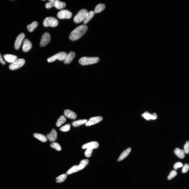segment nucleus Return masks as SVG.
Returning <instances> with one entry per match:
<instances>
[{"instance_id": "17", "label": "nucleus", "mask_w": 189, "mask_h": 189, "mask_svg": "<svg viewBox=\"0 0 189 189\" xmlns=\"http://www.w3.org/2000/svg\"><path fill=\"white\" fill-rule=\"evenodd\" d=\"M64 114L66 117L72 119H75L77 116L75 113L69 109L66 110L65 111Z\"/></svg>"}, {"instance_id": "37", "label": "nucleus", "mask_w": 189, "mask_h": 189, "mask_svg": "<svg viewBox=\"0 0 189 189\" xmlns=\"http://www.w3.org/2000/svg\"><path fill=\"white\" fill-rule=\"evenodd\" d=\"M183 166V164L180 162H178L176 163L174 166V168L176 170H177L178 168L182 167Z\"/></svg>"}, {"instance_id": "11", "label": "nucleus", "mask_w": 189, "mask_h": 189, "mask_svg": "<svg viewBox=\"0 0 189 189\" xmlns=\"http://www.w3.org/2000/svg\"><path fill=\"white\" fill-rule=\"evenodd\" d=\"M99 145V143L96 141L90 142L83 145L82 147L83 149H97Z\"/></svg>"}, {"instance_id": "5", "label": "nucleus", "mask_w": 189, "mask_h": 189, "mask_svg": "<svg viewBox=\"0 0 189 189\" xmlns=\"http://www.w3.org/2000/svg\"><path fill=\"white\" fill-rule=\"evenodd\" d=\"M25 60L23 59H17L11 64L9 66L10 69L12 70L18 69L22 67L25 64Z\"/></svg>"}, {"instance_id": "13", "label": "nucleus", "mask_w": 189, "mask_h": 189, "mask_svg": "<svg viewBox=\"0 0 189 189\" xmlns=\"http://www.w3.org/2000/svg\"><path fill=\"white\" fill-rule=\"evenodd\" d=\"M75 56V53L74 52L72 51L67 54L64 60L65 64H68L72 61Z\"/></svg>"}, {"instance_id": "22", "label": "nucleus", "mask_w": 189, "mask_h": 189, "mask_svg": "<svg viewBox=\"0 0 189 189\" xmlns=\"http://www.w3.org/2000/svg\"><path fill=\"white\" fill-rule=\"evenodd\" d=\"M34 137L43 142H46L47 140V138L45 136L41 134L34 133L33 134Z\"/></svg>"}, {"instance_id": "1", "label": "nucleus", "mask_w": 189, "mask_h": 189, "mask_svg": "<svg viewBox=\"0 0 189 189\" xmlns=\"http://www.w3.org/2000/svg\"><path fill=\"white\" fill-rule=\"evenodd\" d=\"M88 27L86 25L80 26L74 30L69 35V38L72 41L76 40L83 36L86 32Z\"/></svg>"}, {"instance_id": "20", "label": "nucleus", "mask_w": 189, "mask_h": 189, "mask_svg": "<svg viewBox=\"0 0 189 189\" xmlns=\"http://www.w3.org/2000/svg\"><path fill=\"white\" fill-rule=\"evenodd\" d=\"M66 4L65 3L56 0L55 1L54 7L58 9H61L66 7Z\"/></svg>"}, {"instance_id": "9", "label": "nucleus", "mask_w": 189, "mask_h": 189, "mask_svg": "<svg viewBox=\"0 0 189 189\" xmlns=\"http://www.w3.org/2000/svg\"><path fill=\"white\" fill-rule=\"evenodd\" d=\"M25 36V34L23 33L20 34L18 36L15 44V49L18 50Z\"/></svg>"}, {"instance_id": "28", "label": "nucleus", "mask_w": 189, "mask_h": 189, "mask_svg": "<svg viewBox=\"0 0 189 189\" xmlns=\"http://www.w3.org/2000/svg\"><path fill=\"white\" fill-rule=\"evenodd\" d=\"M67 175L66 174H62L56 178L57 180L56 182L58 183H60L64 181L67 177Z\"/></svg>"}, {"instance_id": "14", "label": "nucleus", "mask_w": 189, "mask_h": 189, "mask_svg": "<svg viewBox=\"0 0 189 189\" xmlns=\"http://www.w3.org/2000/svg\"><path fill=\"white\" fill-rule=\"evenodd\" d=\"M57 134L56 130L53 129L51 132L47 135V138L51 142L55 141L57 138Z\"/></svg>"}, {"instance_id": "38", "label": "nucleus", "mask_w": 189, "mask_h": 189, "mask_svg": "<svg viewBox=\"0 0 189 189\" xmlns=\"http://www.w3.org/2000/svg\"><path fill=\"white\" fill-rule=\"evenodd\" d=\"M0 62L3 65H5L6 64L5 61L3 59L1 54H0Z\"/></svg>"}, {"instance_id": "3", "label": "nucleus", "mask_w": 189, "mask_h": 189, "mask_svg": "<svg viewBox=\"0 0 189 189\" xmlns=\"http://www.w3.org/2000/svg\"><path fill=\"white\" fill-rule=\"evenodd\" d=\"M88 12L87 10L86 9H82L80 10L74 18V22L78 24L85 20Z\"/></svg>"}, {"instance_id": "27", "label": "nucleus", "mask_w": 189, "mask_h": 189, "mask_svg": "<svg viewBox=\"0 0 189 189\" xmlns=\"http://www.w3.org/2000/svg\"><path fill=\"white\" fill-rule=\"evenodd\" d=\"M38 23L36 22H34L31 24L28 25L27 29L28 31L30 32H33L36 28L38 26Z\"/></svg>"}, {"instance_id": "30", "label": "nucleus", "mask_w": 189, "mask_h": 189, "mask_svg": "<svg viewBox=\"0 0 189 189\" xmlns=\"http://www.w3.org/2000/svg\"><path fill=\"white\" fill-rule=\"evenodd\" d=\"M52 148L55 149L58 151H60L61 150V148L60 145L57 143L53 142L51 143L50 145Z\"/></svg>"}, {"instance_id": "15", "label": "nucleus", "mask_w": 189, "mask_h": 189, "mask_svg": "<svg viewBox=\"0 0 189 189\" xmlns=\"http://www.w3.org/2000/svg\"><path fill=\"white\" fill-rule=\"evenodd\" d=\"M142 116L147 120H149L150 119L155 120L157 118V116L155 113L153 114H149L148 112H146L141 115Z\"/></svg>"}, {"instance_id": "35", "label": "nucleus", "mask_w": 189, "mask_h": 189, "mask_svg": "<svg viewBox=\"0 0 189 189\" xmlns=\"http://www.w3.org/2000/svg\"><path fill=\"white\" fill-rule=\"evenodd\" d=\"M189 143L188 141H187L184 146V151L185 153L188 154L189 151Z\"/></svg>"}, {"instance_id": "10", "label": "nucleus", "mask_w": 189, "mask_h": 189, "mask_svg": "<svg viewBox=\"0 0 189 189\" xmlns=\"http://www.w3.org/2000/svg\"><path fill=\"white\" fill-rule=\"evenodd\" d=\"M102 119V117L101 116L92 117L86 123V125L87 127H88L95 124L100 122Z\"/></svg>"}, {"instance_id": "26", "label": "nucleus", "mask_w": 189, "mask_h": 189, "mask_svg": "<svg viewBox=\"0 0 189 189\" xmlns=\"http://www.w3.org/2000/svg\"><path fill=\"white\" fill-rule=\"evenodd\" d=\"M66 121V119L64 116H61L58 119L56 124L58 127H60L62 124L65 123Z\"/></svg>"}, {"instance_id": "12", "label": "nucleus", "mask_w": 189, "mask_h": 189, "mask_svg": "<svg viewBox=\"0 0 189 189\" xmlns=\"http://www.w3.org/2000/svg\"><path fill=\"white\" fill-rule=\"evenodd\" d=\"M32 46L31 42L28 39H25L23 41V50L24 52H27L30 51Z\"/></svg>"}, {"instance_id": "29", "label": "nucleus", "mask_w": 189, "mask_h": 189, "mask_svg": "<svg viewBox=\"0 0 189 189\" xmlns=\"http://www.w3.org/2000/svg\"><path fill=\"white\" fill-rule=\"evenodd\" d=\"M80 170L78 169V165H75L73 166L67 172V174L69 175L76 172Z\"/></svg>"}, {"instance_id": "31", "label": "nucleus", "mask_w": 189, "mask_h": 189, "mask_svg": "<svg viewBox=\"0 0 189 189\" xmlns=\"http://www.w3.org/2000/svg\"><path fill=\"white\" fill-rule=\"evenodd\" d=\"M71 124H68L63 126L61 128L60 130V131L64 132H67L69 131L70 129Z\"/></svg>"}, {"instance_id": "16", "label": "nucleus", "mask_w": 189, "mask_h": 189, "mask_svg": "<svg viewBox=\"0 0 189 189\" xmlns=\"http://www.w3.org/2000/svg\"><path fill=\"white\" fill-rule=\"evenodd\" d=\"M3 57L6 61L11 64L15 61L17 58V56L11 54H6Z\"/></svg>"}, {"instance_id": "32", "label": "nucleus", "mask_w": 189, "mask_h": 189, "mask_svg": "<svg viewBox=\"0 0 189 189\" xmlns=\"http://www.w3.org/2000/svg\"><path fill=\"white\" fill-rule=\"evenodd\" d=\"M177 172L175 171H172L171 172L170 174L168 177V180H171L172 179L177 175Z\"/></svg>"}, {"instance_id": "6", "label": "nucleus", "mask_w": 189, "mask_h": 189, "mask_svg": "<svg viewBox=\"0 0 189 189\" xmlns=\"http://www.w3.org/2000/svg\"><path fill=\"white\" fill-rule=\"evenodd\" d=\"M67 55V53L65 52H60L48 58L47 61L49 62H52L57 59L62 61L64 60Z\"/></svg>"}, {"instance_id": "8", "label": "nucleus", "mask_w": 189, "mask_h": 189, "mask_svg": "<svg viewBox=\"0 0 189 189\" xmlns=\"http://www.w3.org/2000/svg\"><path fill=\"white\" fill-rule=\"evenodd\" d=\"M51 37L50 34L47 33H45L42 36L40 43V46L44 47L47 45L50 42Z\"/></svg>"}, {"instance_id": "33", "label": "nucleus", "mask_w": 189, "mask_h": 189, "mask_svg": "<svg viewBox=\"0 0 189 189\" xmlns=\"http://www.w3.org/2000/svg\"><path fill=\"white\" fill-rule=\"evenodd\" d=\"M49 3H47L46 4V7L47 9H50L54 7L55 0H49Z\"/></svg>"}, {"instance_id": "4", "label": "nucleus", "mask_w": 189, "mask_h": 189, "mask_svg": "<svg viewBox=\"0 0 189 189\" xmlns=\"http://www.w3.org/2000/svg\"><path fill=\"white\" fill-rule=\"evenodd\" d=\"M43 24L45 27H55L58 24V21L56 18L49 17L46 18L44 20Z\"/></svg>"}, {"instance_id": "23", "label": "nucleus", "mask_w": 189, "mask_h": 189, "mask_svg": "<svg viewBox=\"0 0 189 189\" xmlns=\"http://www.w3.org/2000/svg\"><path fill=\"white\" fill-rule=\"evenodd\" d=\"M88 121L87 119L80 120L73 122L72 125L74 127H77L79 126L86 124Z\"/></svg>"}, {"instance_id": "25", "label": "nucleus", "mask_w": 189, "mask_h": 189, "mask_svg": "<svg viewBox=\"0 0 189 189\" xmlns=\"http://www.w3.org/2000/svg\"><path fill=\"white\" fill-rule=\"evenodd\" d=\"M94 14V11H92L88 12L85 19L83 23L85 24H87L93 17Z\"/></svg>"}, {"instance_id": "36", "label": "nucleus", "mask_w": 189, "mask_h": 189, "mask_svg": "<svg viewBox=\"0 0 189 189\" xmlns=\"http://www.w3.org/2000/svg\"><path fill=\"white\" fill-rule=\"evenodd\" d=\"M189 169V165L188 164H185L183 167L182 172L183 173H186L187 172Z\"/></svg>"}, {"instance_id": "34", "label": "nucleus", "mask_w": 189, "mask_h": 189, "mask_svg": "<svg viewBox=\"0 0 189 189\" xmlns=\"http://www.w3.org/2000/svg\"><path fill=\"white\" fill-rule=\"evenodd\" d=\"M93 149H87L85 153L86 156L88 158L92 156Z\"/></svg>"}, {"instance_id": "7", "label": "nucleus", "mask_w": 189, "mask_h": 189, "mask_svg": "<svg viewBox=\"0 0 189 189\" xmlns=\"http://www.w3.org/2000/svg\"><path fill=\"white\" fill-rule=\"evenodd\" d=\"M72 16L71 12L68 10H64L60 11L57 14L58 17L60 19H70Z\"/></svg>"}, {"instance_id": "21", "label": "nucleus", "mask_w": 189, "mask_h": 189, "mask_svg": "<svg viewBox=\"0 0 189 189\" xmlns=\"http://www.w3.org/2000/svg\"><path fill=\"white\" fill-rule=\"evenodd\" d=\"M106 8V6L101 3L97 5L95 7L94 11L95 14H96L101 12L103 11Z\"/></svg>"}, {"instance_id": "18", "label": "nucleus", "mask_w": 189, "mask_h": 189, "mask_svg": "<svg viewBox=\"0 0 189 189\" xmlns=\"http://www.w3.org/2000/svg\"><path fill=\"white\" fill-rule=\"evenodd\" d=\"M131 151V149L130 148L124 151L120 156L118 159L117 161H120L127 157Z\"/></svg>"}, {"instance_id": "2", "label": "nucleus", "mask_w": 189, "mask_h": 189, "mask_svg": "<svg viewBox=\"0 0 189 189\" xmlns=\"http://www.w3.org/2000/svg\"><path fill=\"white\" fill-rule=\"evenodd\" d=\"M99 60L98 57H83L80 59L79 62L82 65L86 66L96 64Z\"/></svg>"}, {"instance_id": "19", "label": "nucleus", "mask_w": 189, "mask_h": 189, "mask_svg": "<svg viewBox=\"0 0 189 189\" xmlns=\"http://www.w3.org/2000/svg\"><path fill=\"white\" fill-rule=\"evenodd\" d=\"M174 153L180 159H183L185 157V153L184 150L177 148L174 150Z\"/></svg>"}, {"instance_id": "24", "label": "nucleus", "mask_w": 189, "mask_h": 189, "mask_svg": "<svg viewBox=\"0 0 189 189\" xmlns=\"http://www.w3.org/2000/svg\"><path fill=\"white\" fill-rule=\"evenodd\" d=\"M89 160L88 159H83L80 162L79 165H78V168L80 171L85 168L88 165Z\"/></svg>"}]
</instances>
